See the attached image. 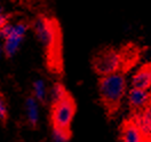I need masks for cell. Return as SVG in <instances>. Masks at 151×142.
<instances>
[{
    "label": "cell",
    "mask_w": 151,
    "mask_h": 142,
    "mask_svg": "<svg viewBox=\"0 0 151 142\" xmlns=\"http://www.w3.org/2000/svg\"><path fill=\"white\" fill-rule=\"evenodd\" d=\"M31 28L41 45L46 69L53 75H62L64 71L63 33L60 22L47 14H38Z\"/></svg>",
    "instance_id": "1"
},
{
    "label": "cell",
    "mask_w": 151,
    "mask_h": 142,
    "mask_svg": "<svg viewBox=\"0 0 151 142\" xmlns=\"http://www.w3.org/2000/svg\"><path fill=\"white\" fill-rule=\"evenodd\" d=\"M127 81L125 72H114L101 76L99 79L100 103L106 116L111 119L119 111L124 97L126 96Z\"/></svg>",
    "instance_id": "2"
},
{
    "label": "cell",
    "mask_w": 151,
    "mask_h": 142,
    "mask_svg": "<svg viewBox=\"0 0 151 142\" xmlns=\"http://www.w3.org/2000/svg\"><path fill=\"white\" fill-rule=\"evenodd\" d=\"M133 54L129 48H118L103 47L99 49L94 55L92 56L91 64L94 70V72L99 76H106L114 72H125L127 70V66L131 64L129 56Z\"/></svg>",
    "instance_id": "3"
},
{
    "label": "cell",
    "mask_w": 151,
    "mask_h": 142,
    "mask_svg": "<svg viewBox=\"0 0 151 142\" xmlns=\"http://www.w3.org/2000/svg\"><path fill=\"white\" fill-rule=\"evenodd\" d=\"M77 111V104L70 92L63 97L50 102V125L52 130L71 132V123Z\"/></svg>",
    "instance_id": "4"
},
{
    "label": "cell",
    "mask_w": 151,
    "mask_h": 142,
    "mask_svg": "<svg viewBox=\"0 0 151 142\" xmlns=\"http://www.w3.org/2000/svg\"><path fill=\"white\" fill-rule=\"evenodd\" d=\"M30 28H31V23H28L25 21H19L16 24L13 25V30L9 37L2 40L4 55L7 58H10L16 54V52L19 50V46L25 37L27 31Z\"/></svg>",
    "instance_id": "5"
},
{
    "label": "cell",
    "mask_w": 151,
    "mask_h": 142,
    "mask_svg": "<svg viewBox=\"0 0 151 142\" xmlns=\"http://www.w3.org/2000/svg\"><path fill=\"white\" fill-rule=\"evenodd\" d=\"M119 139L124 142H141L144 141L140 127L133 118L124 120L119 130Z\"/></svg>",
    "instance_id": "6"
},
{
    "label": "cell",
    "mask_w": 151,
    "mask_h": 142,
    "mask_svg": "<svg viewBox=\"0 0 151 142\" xmlns=\"http://www.w3.org/2000/svg\"><path fill=\"white\" fill-rule=\"evenodd\" d=\"M151 101V93L149 89H142L132 87L128 92V104L133 112L139 111L144 107L149 105Z\"/></svg>",
    "instance_id": "7"
},
{
    "label": "cell",
    "mask_w": 151,
    "mask_h": 142,
    "mask_svg": "<svg viewBox=\"0 0 151 142\" xmlns=\"http://www.w3.org/2000/svg\"><path fill=\"white\" fill-rule=\"evenodd\" d=\"M132 118L140 127L144 141H151V104L135 111Z\"/></svg>",
    "instance_id": "8"
},
{
    "label": "cell",
    "mask_w": 151,
    "mask_h": 142,
    "mask_svg": "<svg viewBox=\"0 0 151 142\" xmlns=\"http://www.w3.org/2000/svg\"><path fill=\"white\" fill-rule=\"evenodd\" d=\"M132 87L150 89L151 88V63L141 66L132 77Z\"/></svg>",
    "instance_id": "9"
},
{
    "label": "cell",
    "mask_w": 151,
    "mask_h": 142,
    "mask_svg": "<svg viewBox=\"0 0 151 142\" xmlns=\"http://www.w3.org/2000/svg\"><path fill=\"white\" fill-rule=\"evenodd\" d=\"M25 110H27V119L28 124L32 128H37L39 123V108H38V100L30 95L25 100Z\"/></svg>",
    "instance_id": "10"
},
{
    "label": "cell",
    "mask_w": 151,
    "mask_h": 142,
    "mask_svg": "<svg viewBox=\"0 0 151 142\" xmlns=\"http://www.w3.org/2000/svg\"><path fill=\"white\" fill-rule=\"evenodd\" d=\"M32 88H33V96L37 99L38 102L45 103L46 102V97H47V91H46L45 81L41 80V79H38L33 83Z\"/></svg>",
    "instance_id": "11"
},
{
    "label": "cell",
    "mask_w": 151,
    "mask_h": 142,
    "mask_svg": "<svg viewBox=\"0 0 151 142\" xmlns=\"http://www.w3.org/2000/svg\"><path fill=\"white\" fill-rule=\"evenodd\" d=\"M69 93V91L65 88V86L63 85L62 83H60V81H56V83H54V85L52 87V89H50V102L52 101H56L58 99H61V97H63L64 95H66Z\"/></svg>",
    "instance_id": "12"
},
{
    "label": "cell",
    "mask_w": 151,
    "mask_h": 142,
    "mask_svg": "<svg viewBox=\"0 0 151 142\" xmlns=\"http://www.w3.org/2000/svg\"><path fill=\"white\" fill-rule=\"evenodd\" d=\"M72 136L71 132H65V131H58V130H52V138L53 141L56 142H68Z\"/></svg>",
    "instance_id": "13"
},
{
    "label": "cell",
    "mask_w": 151,
    "mask_h": 142,
    "mask_svg": "<svg viewBox=\"0 0 151 142\" xmlns=\"http://www.w3.org/2000/svg\"><path fill=\"white\" fill-rule=\"evenodd\" d=\"M8 120V108L5 100V96L0 93V122L2 125H6Z\"/></svg>",
    "instance_id": "14"
},
{
    "label": "cell",
    "mask_w": 151,
    "mask_h": 142,
    "mask_svg": "<svg viewBox=\"0 0 151 142\" xmlns=\"http://www.w3.org/2000/svg\"><path fill=\"white\" fill-rule=\"evenodd\" d=\"M14 17V14H12V13H0V29L4 28L7 23H9L10 19Z\"/></svg>",
    "instance_id": "15"
},
{
    "label": "cell",
    "mask_w": 151,
    "mask_h": 142,
    "mask_svg": "<svg viewBox=\"0 0 151 142\" xmlns=\"http://www.w3.org/2000/svg\"><path fill=\"white\" fill-rule=\"evenodd\" d=\"M4 55V47H2V43H0V58Z\"/></svg>",
    "instance_id": "16"
},
{
    "label": "cell",
    "mask_w": 151,
    "mask_h": 142,
    "mask_svg": "<svg viewBox=\"0 0 151 142\" xmlns=\"http://www.w3.org/2000/svg\"><path fill=\"white\" fill-rule=\"evenodd\" d=\"M2 12H4V7L0 5V13H2Z\"/></svg>",
    "instance_id": "17"
}]
</instances>
